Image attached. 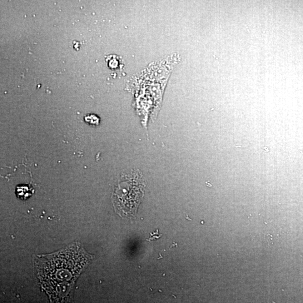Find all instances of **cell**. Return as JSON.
I'll return each instance as SVG.
<instances>
[{
  "mask_svg": "<svg viewBox=\"0 0 303 303\" xmlns=\"http://www.w3.org/2000/svg\"><path fill=\"white\" fill-rule=\"evenodd\" d=\"M33 193V189L30 185H20L17 187V196L22 200H27Z\"/></svg>",
  "mask_w": 303,
  "mask_h": 303,
  "instance_id": "cell-1",
  "label": "cell"
},
{
  "mask_svg": "<svg viewBox=\"0 0 303 303\" xmlns=\"http://www.w3.org/2000/svg\"><path fill=\"white\" fill-rule=\"evenodd\" d=\"M86 122L92 126H97L99 123V118L94 115H88L84 117Z\"/></svg>",
  "mask_w": 303,
  "mask_h": 303,
  "instance_id": "cell-2",
  "label": "cell"
}]
</instances>
